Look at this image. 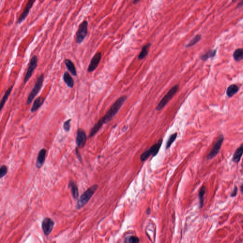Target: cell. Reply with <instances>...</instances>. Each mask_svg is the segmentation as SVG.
<instances>
[{
  "label": "cell",
  "mask_w": 243,
  "mask_h": 243,
  "mask_svg": "<svg viewBox=\"0 0 243 243\" xmlns=\"http://www.w3.org/2000/svg\"><path fill=\"white\" fill-rule=\"evenodd\" d=\"M201 39V35L200 34H197L188 43V44L185 46V47H190L193 46L198 43V41L200 40Z\"/></svg>",
  "instance_id": "obj_26"
},
{
  "label": "cell",
  "mask_w": 243,
  "mask_h": 243,
  "mask_svg": "<svg viewBox=\"0 0 243 243\" xmlns=\"http://www.w3.org/2000/svg\"><path fill=\"white\" fill-rule=\"evenodd\" d=\"M13 85L11 86L10 87H9V89H8L5 92V94H4V96H3V98H2L1 102H0V112L2 110V109L3 108L4 106L5 105V103L9 98V96H10V95L11 93V91L13 90Z\"/></svg>",
  "instance_id": "obj_20"
},
{
  "label": "cell",
  "mask_w": 243,
  "mask_h": 243,
  "mask_svg": "<svg viewBox=\"0 0 243 243\" xmlns=\"http://www.w3.org/2000/svg\"><path fill=\"white\" fill-rule=\"evenodd\" d=\"M206 192V187L204 186H202L200 188L199 193H198V198L200 200V208H202L203 207V202H204V197Z\"/></svg>",
  "instance_id": "obj_24"
},
{
  "label": "cell",
  "mask_w": 243,
  "mask_h": 243,
  "mask_svg": "<svg viewBox=\"0 0 243 243\" xmlns=\"http://www.w3.org/2000/svg\"><path fill=\"white\" fill-rule=\"evenodd\" d=\"M243 146L241 145L240 147L237 149L233 154L232 162L234 163H237L239 162L241 158L243 155Z\"/></svg>",
  "instance_id": "obj_15"
},
{
  "label": "cell",
  "mask_w": 243,
  "mask_h": 243,
  "mask_svg": "<svg viewBox=\"0 0 243 243\" xmlns=\"http://www.w3.org/2000/svg\"><path fill=\"white\" fill-rule=\"evenodd\" d=\"M139 1H133V4H137V3H139Z\"/></svg>",
  "instance_id": "obj_32"
},
{
  "label": "cell",
  "mask_w": 243,
  "mask_h": 243,
  "mask_svg": "<svg viewBox=\"0 0 243 243\" xmlns=\"http://www.w3.org/2000/svg\"><path fill=\"white\" fill-rule=\"evenodd\" d=\"M102 59V53L100 52H98L94 56L92 59H91L90 64L87 69V72L91 73L95 71L100 63Z\"/></svg>",
  "instance_id": "obj_9"
},
{
  "label": "cell",
  "mask_w": 243,
  "mask_h": 243,
  "mask_svg": "<svg viewBox=\"0 0 243 243\" xmlns=\"http://www.w3.org/2000/svg\"><path fill=\"white\" fill-rule=\"evenodd\" d=\"M76 142L77 147L80 148H83L86 145V134L82 129H79L77 130Z\"/></svg>",
  "instance_id": "obj_10"
},
{
  "label": "cell",
  "mask_w": 243,
  "mask_h": 243,
  "mask_svg": "<svg viewBox=\"0 0 243 243\" xmlns=\"http://www.w3.org/2000/svg\"><path fill=\"white\" fill-rule=\"evenodd\" d=\"M54 226L53 221L50 218H45L42 223V228L45 235L48 236L52 231Z\"/></svg>",
  "instance_id": "obj_11"
},
{
  "label": "cell",
  "mask_w": 243,
  "mask_h": 243,
  "mask_svg": "<svg viewBox=\"0 0 243 243\" xmlns=\"http://www.w3.org/2000/svg\"><path fill=\"white\" fill-rule=\"evenodd\" d=\"M151 45H152V44L150 43H148L143 46V47H142V50H141V52L140 53L139 55H138V60H142L147 56Z\"/></svg>",
  "instance_id": "obj_19"
},
{
  "label": "cell",
  "mask_w": 243,
  "mask_h": 243,
  "mask_svg": "<svg viewBox=\"0 0 243 243\" xmlns=\"http://www.w3.org/2000/svg\"><path fill=\"white\" fill-rule=\"evenodd\" d=\"M224 140V136L223 135H221L218 138L217 141L216 142V143H215V145H214L210 153H208L207 155V160H211L214 158L217 154V153L220 152Z\"/></svg>",
  "instance_id": "obj_8"
},
{
  "label": "cell",
  "mask_w": 243,
  "mask_h": 243,
  "mask_svg": "<svg viewBox=\"0 0 243 243\" xmlns=\"http://www.w3.org/2000/svg\"><path fill=\"white\" fill-rule=\"evenodd\" d=\"M127 98L126 96H123L117 99L106 114L93 126L90 131L89 137L91 138L94 136L104 124L109 122L117 114L123 103L126 101Z\"/></svg>",
  "instance_id": "obj_1"
},
{
  "label": "cell",
  "mask_w": 243,
  "mask_h": 243,
  "mask_svg": "<svg viewBox=\"0 0 243 243\" xmlns=\"http://www.w3.org/2000/svg\"><path fill=\"white\" fill-rule=\"evenodd\" d=\"M65 64L68 70L70 71L72 75L74 76H77V73L76 69L72 61L69 59H66L65 61Z\"/></svg>",
  "instance_id": "obj_18"
},
{
  "label": "cell",
  "mask_w": 243,
  "mask_h": 243,
  "mask_svg": "<svg viewBox=\"0 0 243 243\" xmlns=\"http://www.w3.org/2000/svg\"><path fill=\"white\" fill-rule=\"evenodd\" d=\"M239 89V88L236 84L230 85V86L227 87L226 91L227 96L229 97H232L238 92Z\"/></svg>",
  "instance_id": "obj_16"
},
{
  "label": "cell",
  "mask_w": 243,
  "mask_h": 243,
  "mask_svg": "<svg viewBox=\"0 0 243 243\" xmlns=\"http://www.w3.org/2000/svg\"><path fill=\"white\" fill-rule=\"evenodd\" d=\"M217 51V49L208 50L204 54L200 57V59L202 61H206L208 59L214 57L216 56Z\"/></svg>",
  "instance_id": "obj_22"
},
{
  "label": "cell",
  "mask_w": 243,
  "mask_h": 243,
  "mask_svg": "<svg viewBox=\"0 0 243 243\" xmlns=\"http://www.w3.org/2000/svg\"><path fill=\"white\" fill-rule=\"evenodd\" d=\"M233 57L237 62L240 61L243 59V49H237L233 53Z\"/></svg>",
  "instance_id": "obj_23"
},
{
  "label": "cell",
  "mask_w": 243,
  "mask_h": 243,
  "mask_svg": "<svg viewBox=\"0 0 243 243\" xmlns=\"http://www.w3.org/2000/svg\"><path fill=\"white\" fill-rule=\"evenodd\" d=\"M97 188V185H94L83 193L77 203L76 208L77 209H80L87 204L96 192Z\"/></svg>",
  "instance_id": "obj_2"
},
{
  "label": "cell",
  "mask_w": 243,
  "mask_h": 243,
  "mask_svg": "<svg viewBox=\"0 0 243 243\" xmlns=\"http://www.w3.org/2000/svg\"><path fill=\"white\" fill-rule=\"evenodd\" d=\"M179 89V85H176L173 86L158 103V105L156 108V110L160 111L164 108L167 103H168L169 102L172 98V97L174 96V95L176 94Z\"/></svg>",
  "instance_id": "obj_5"
},
{
  "label": "cell",
  "mask_w": 243,
  "mask_h": 243,
  "mask_svg": "<svg viewBox=\"0 0 243 243\" xmlns=\"http://www.w3.org/2000/svg\"><path fill=\"white\" fill-rule=\"evenodd\" d=\"M71 121V119H69L66 121L63 125L64 129L66 132H69L70 129V122Z\"/></svg>",
  "instance_id": "obj_28"
},
{
  "label": "cell",
  "mask_w": 243,
  "mask_h": 243,
  "mask_svg": "<svg viewBox=\"0 0 243 243\" xmlns=\"http://www.w3.org/2000/svg\"><path fill=\"white\" fill-rule=\"evenodd\" d=\"M88 23L86 21H84L79 26L76 35V43L80 44L86 37L88 33Z\"/></svg>",
  "instance_id": "obj_6"
},
{
  "label": "cell",
  "mask_w": 243,
  "mask_h": 243,
  "mask_svg": "<svg viewBox=\"0 0 243 243\" xmlns=\"http://www.w3.org/2000/svg\"><path fill=\"white\" fill-rule=\"evenodd\" d=\"M243 184L241 185V192H243Z\"/></svg>",
  "instance_id": "obj_33"
},
{
  "label": "cell",
  "mask_w": 243,
  "mask_h": 243,
  "mask_svg": "<svg viewBox=\"0 0 243 243\" xmlns=\"http://www.w3.org/2000/svg\"><path fill=\"white\" fill-rule=\"evenodd\" d=\"M44 79V74L43 73L41 74L40 75V76L38 77L33 88L28 97L26 102L27 105H29L32 102L34 98L36 97L39 92L41 90V88L43 87Z\"/></svg>",
  "instance_id": "obj_4"
},
{
  "label": "cell",
  "mask_w": 243,
  "mask_h": 243,
  "mask_svg": "<svg viewBox=\"0 0 243 243\" xmlns=\"http://www.w3.org/2000/svg\"><path fill=\"white\" fill-rule=\"evenodd\" d=\"M38 61V59L37 56L35 55L31 57L30 63H29V67L27 70L26 74L24 79V83H26L31 77L34 70H35L37 66Z\"/></svg>",
  "instance_id": "obj_7"
},
{
  "label": "cell",
  "mask_w": 243,
  "mask_h": 243,
  "mask_svg": "<svg viewBox=\"0 0 243 243\" xmlns=\"http://www.w3.org/2000/svg\"><path fill=\"white\" fill-rule=\"evenodd\" d=\"M7 167L5 165H3L0 167V179L3 178V177L7 174Z\"/></svg>",
  "instance_id": "obj_27"
},
{
  "label": "cell",
  "mask_w": 243,
  "mask_h": 243,
  "mask_svg": "<svg viewBox=\"0 0 243 243\" xmlns=\"http://www.w3.org/2000/svg\"><path fill=\"white\" fill-rule=\"evenodd\" d=\"M69 187L71 189V193L74 199H77L79 197V190L76 184L73 181H70L69 182Z\"/></svg>",
  "instance_id": "obj_21"
},
{
  "label": "cell",
  "mask_w": 243,
  "mask_h": 243,
  "mask_svg": "<svg viewBox=\"0 0 243 243\" xmlns=\"http://www.w3.org/2000/svg\"><path fill=\"white\" fill-rule=\"evenodd\" d=\"M45 98L43 96H39L35 99V101L33 103V106L31 107V112L34 113L37 111L43 104L45 101Z\"/></svg>",
  "instance_id": "obj_14"
},
{
  "label": "cell",
  "mask_w": 243,
  "mask_h": 243,
  "mask_svg": "<svg viewBox=\"0 0 243 243\" xmlns=\"http://www.w3.org/2000/svg\"><path fill=\"white\" fill-rule=\"evenodd\" d=\"M238 191V188L237 186H234V188L232 191V192L231 193V197H234L237 196V193Z\"/></svg>",
  "instance_id": "obj_30"
},
{
  "label": "cell",
  "mask_w": 243,
  "mask_h": 243,
  "mask_svg": "<svg viewBox=\"0 0 243 243\" xmlns=\"http://www.w3.org/2000/svg\"><path fill=\"white\" fill-rule=\"evenodd\" d=\"M35 2V1H31V0L28 1L27 4L25 8L24 9L23 13L21 14V15H20V16L18 20V23L21 24L23 21L25 20V19L26 18L28 15L29 14V13H30V11L32 7L33 6L34 3Z\"/></svg>",
  "instance_id": "obj_12"
},
{
  "label": "cell",
  "mask_w": 243,
  "mask_h": 243,
  "mask_svg": "<svg viewBox=\"0 0 243 243\" xmlns=\"http://www.w3.org/2000/svg\"><path fill=\"white\" fill-rule=\"evenodd\" d=\"M177 136H178V134H177V132L173 133V134L170 135V137L169 138L168 140L166 142V147H165L166 150L170 148L171 145H172L173 142H174L175 140H176V138H177Z\"/></svg>",
  "instance_id": "obj_25"
},
{
  "label": "cell",
  "mask_w": 243,
  "mask_h": 243,
  "mask_svg": "<svg viewBox=\"0 0 243 243\" xmlns=\"http://www.w3.org/2000/svg\"><path fill=\"white\" fill-rule=\"evenodd\" d=\"M128 242L129 243H139V239L137 237L132 236L129 238Z\"/></svg>",
  "instance_id": "obj_29"
},
{
  "label": "cell",
  "mask_w": 243,
  "mask_h": 243,
  "mask_svg": "<svg viewBox=\"0 0 243 243\" xmlns=\"http://www.w3.org/2000/svg\"><path fill=\"white\" fill-rule=\"evenodd\" d=\"M63 80L67 86L69 88L72 89L74 86V81L72 77L67 71H66L64 73Z\"/></svg>",
  "instance_id": "obj_17"
},
{
  "label": "cell",
  "mask_w": 243,
  "mask_h": 243,
  "mask_svg": "<svg viewBox=\"0 0 243 243\" xmlns=\"http://www.w3.org/2000/svg\"><path fill=\"white\" fill-rule=\"evenodd\" d=\"M76 153L79 160H81V155H80V153H79V151H77V149H76Z\"/></svg>",
  "instance_id": "obj_31"
},
{
  "label": "cell",
  "mask_w": 243,
  "mask_h": 243,
  "mask_svg": "<svg viewBox=\"0 0 243 243\" xmlns=\"http://www.w3.org/2000/svg\"><path fill=\"white\" fill-rule=\"evenodd\" d=\"M162 139H161L158 141V142L151 146L148 150H146L145 152H143L140 156L141 161L143 162L146 161L152 155V157L156 156L160 151V148L162 145Z\"/></svg>",
  "instance_id": "obj_3"
},
{
  "label": "cell",
  "mask_w": 243,
  "mask_h": 243,
  "mask_svg": "<svg viewBox=\"0 0 243 243\" xmlns=\"http://www.w3.org/2000/svg\"><path fill=\"white\" fill-rule=\"evenodd\" d=\"M47 151L45 149H42L39 152L36 161V167L37 168H41L45 162Z\"/></svg>",
  "instance_id": "obj_13"
}]
</instances>
